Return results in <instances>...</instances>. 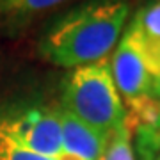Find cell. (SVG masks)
Returning <instances> with one entry per match:
<instances>
[{"instance_id":"obj_1","label":"cell","mask_w":160,"mask_h":160,"mask_svg":"<svg viewBox=\"0 0 160 160\" xmlns=\"http://www.w3.org/2000/svg\"><path fill=\"white\" fill-rule=\"evenodd\" d=\"M130 14V0H84L57 16L38 39L45 62L66 69L109 59Z\"/></svg>"},{"instance_id":"obj_2","label":"cell","mask_w":160,"mask_h":160,"mask_svg":"<svg viewBox=\"0 0 160 160\" xmlns=\"http://www.w3.org/2000/svg\"><path fill=\"white\" fill-rule=\"evenodd\" d=\"M59 107L105 137L123 125L126 109L116 89L109 59L69 69L61 82Z\"/></svg>"},{"instance_id":"obj_3","label":"cell","mask_w":160,"mask_h":160,"mask_svg":"<svg viewBox=\"0 0 160 160\" xmlns=\"http://www.w3.org/2000/svg\"><path fill=\"white\" fill-rule=\"evenodd\" d=\"M53 105L30 91H0V160H53L23 148L32 125Z\"/></svg>"},{"instance_id":"obj_4","label":"cell","mask_w":160,"mask_h":160,"mask_svg":"<svg viewBox=\"0 0 160 160\" xmlns=\"http://www.w3.org/2000/svg\"><path fill=\"white\" fill-rule=\"evenodd\" d=\"M109 66L116 89L123 98L125 109H130L133 105L151 98L149 89H151L153 77L148 71L139 52L135 50V46L125 36V32L114 52L110 53Z\"/></svg>"},{"instance_id":"obj_5","label":"cell","mask_w":160,"mask_h":160,"mask_svg":"<svg viewBox=\"0 0 160 160\" xmlns=\"http://www.w3.org/2000/svg\"><path fill=\"white\" fill-rule=\"evenodd\" d=\"M151 77L160 75V0L141 6L125 29Z\"/></svg>"},{"instance_id":"obj_6","label":"cell","mask_w":160,"mask_h":160,"mask_svg":"<svg viewBox=\"0 0 160 160\" xmlns=\"http://www.w3.org/2000/svg\"><path fill=\"white\" fill-rule=\"evenodd\" d=\"M75 0H0V38H16L53 9Z\"/></svg>"},{"instance_id":"obj_7","label":"cell","mask_w":160,"mask_h":160,"mask_svg":"<svg viewBox=\"0 0 160 160\" xmlns=\"http://www.w3.org/2000/svg\"><path fill=\"white\" fill-rule=\"evenodd\" d=\"M59 121L62 130V151L80 157L82 160H98L107 139L91 126L77 119L69 112L59 107Z\"/></svg>"},{"instance_id":"obj_8","label":"cell","mask_w":160,"mask_h":160,"mask_svg":"<svg viewBox=\"0 0 160 160\" xmlns=\"http://www.w3.org/2000/svg\"><path fill=\"white\" fill-rule=\"evenodd\" d=\"M98 160H137L133 151V132L128 121L118 126L109 135Z\"/></svg>"},{"instance_id":"obj_9","label":"cell","mask_w":160,"mask_h":160,"mask_svg":"<svg viewBox=\"0 0 160 160\" xmlns=\"http://www.w3.org/2000/svg\"><path fill=\"white\" fill-rule=\"evenodd\" d=\"M133 151L135 158L142 160L160 148V110L151 125H141L133 128Z\"/></svg>"},{"instance_id":"obj_10","label":"cell","mask_w":160,"mask_h":160,"mask_svg":"<svg viewBox=\"0 0 160 160\" xmlns=\"http://www.w3.org/2000/svg\"><path fill=\"white\" fill-rule=\"evenodd\" d=\"M149 94H151V98H153L155 102L160 103V75H158V77H153V80H151V89H149Z\"/></svg>"},{"instance_id":"obj_11","label":"cell","mask_w":160,"mask_h":160,"mask_svg":"<svg viewBox=\"0 0 160 160\" xmlns=\"http://www.w3.org/2000/svg\"><path fill=\"white\" fill-rule=\"evenodd\" d=\"M53 160H82V158H80V157H75V155H71V153L62 151V153H59Z\"/></svg>"},{"instance_id":"obj_12","label":"cell","mask_w":160,"mask_h":160,"mask_svg":"<svg viewBox=\"0 0 160 160\" xmlns=\"http://www.w3.org/2000/svg\"><path fill=\"white\" fill-rule=\"evenodd\" d=\"M142 160H160V148L155 151V153H151L149 157H146V158H142Z\"/></svg>"}]
</instances>
